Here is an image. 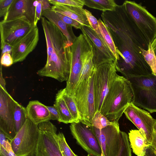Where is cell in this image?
Here are the masks:
<instances>
[{"label": "cell", "instance_id": "1", "mask_svg": "<svg viewBox=\"0 0 156 156\" xmlns=\"http://www.w3.org/2000/svg\"><path fill=\"white\" fill-rule=\"evenodd\" d=\"M41 20L46 42L47 59L45 65L37 74L61 82L67 81L70 70L69 49L72 45L53 23L44 17L42 16Z\"/></svg>", "mask_w": 156, "mask_h": 156}, {"label": "cell", "instance_id": "2", "mask_svg": "<svg viewBox=\"0 0 156 156\" xmlns=\"http://www.w3.org/2000/svg\"><path fill=\"white\" fill-rule=\"evenodd\" d=\"M101 16L117 49L136 45L147 50L149 44L124 9L118 8L114 11L104 12Z\"/></svg>", "mask_w": 156, "mask_h": 156}, {"label": "cell", "instance_id": "3", "mask_svg": "<svg viewBox=\"0 0 156 156\" xmlns=\"http://www.w3.org/2000/svg\"><path fill=\"white\" fill-rule=\"evenodd\" d=\"M133 101L130 82L125 77L117 74L104 100L100 112L111 122L119 124V119Z\"/></svg>", "mask_w": 156, "mask_h": 156}, {"label": "cell", "instance_id": "4", "mask_svg": "<svg viewBox=\"0 0 156 156\" xmlns=\"http://www.w3.org/2000/svg\"><path fill=\"white\" fill-rule=\"evenodd\" d=\"M92 50L89 40L83 33L77 37L69 47L70 70L65 89L67 93L70 96H74L85 59L88 53Z\"/></svg>", "mask_w": 156, "mask_h": 156}, {"label": "cell", "instance_id": "5", "mask_svg": "<svg viewBox=\"0 0 156 156\" xmlns=\"http://www.w3.org/2000/svg\"><path fill=\"white\" fill-rule=\"evenodd\" d=\"M133 94L132 103L150 113L156 112V75L150 74L128 76Z\"/></svg>", "mask_w": 156, "mask_h": 156}, {"label": "cell", "instance_id": "6", "mask_svg": "<svg viewBox=\"0 0 156 156\" xmlns=\"http://www.w3.org/2000/svg\"><path fill=\"white\" fill-rule=\"evenodd\" d=\"M123 4L146 41L152 44L156 38V18L134 1L126 0Z\"/></svg>", "mask_w": 156, "mask_h": 156}, {"label": "cell", "instance_id": "7", "mask_svg": "<svg viewBox=\"0 0 156 156\" xmlns=\"http://www.w3.org/2000/svg\"><path fill=\"white\" fill-rule=\"evenodd\" d=\"M94 88L96 112L101 111L104 100L117 74L115 62L95 68Z\"/></svg>", "mask_w": 156, "mask_h": 156}, {"label": "cell", "instance_id": "8", "mask_svg": "<svg viewBox=\"0 0 156 156\" xmlns=\"http://www.w3.org/2000/svg\"><path fill=\"white\" fill-rule=\"evenodd\" d=\"M115 62L117 71L126 78L147 75L152 73L140 48L126 51Z\"/></svg>", "mask_w": 156, "mask_h": 156}, {"label": "cell", "instance_id": "9", "mask_svg": "<svg viewBox=\"0 0 156 156\" xmlns=\"http://www.w3.org/2000/svg\"><path fill=\"white\" fill-rule=\"evenodd\" d=\"M38 129L36 147L28 156H62L58 145L56 126L49 121L39 124Z\"/></svg>", "mask_w": 156, "mask_h": 156}, {"label": "cell", "instance_id": "10", "mask_svg": "<svg viewBox=\"0 0 156 156\" xmlns=\"http://www.w3.org/2000/svg\"><path fill=\"white\" fill-rule=\"evenodd\" d=\"M39 135L38 125L27 118L24 124L11 141L16 156H28L35 150Z\"/></svg>", "mask_w": 156, "mask_h": 156}, {"label": "cell", "instance_id": "11", "mask_svg": "<svg viewBox=\"0 0 156 156\" xmlns=\"http://www.w3.org/2000/svg\"><path fill=\"white\" fill-rule=\"evenodd\" d=\"M124 113L143 134L148 144L156 151V136L154 127L156 119L144 109L130 104Z\"/></svg>", "mask_w": 156, "mask_h": 156}, {"label": "cell", "instance_id": "12", "mask_svg": "<svg viewBox=\"0 0 156 156\" xmlns=\"http://www.w3.org/2000/svg\"><path fill=\"white\" fill-rule=\"evenodd\" d=\"M90 127L100 144L102 156H117L122 142L119 124L114 123L101 129Z\"/></svg>", "mask_w": 156, "mask_h": 156}, {"label": "cell", "instance_id": "13", "mask_svg": "<svg viewBox=\"0 0 156 156\" xmlns=\"http://www.w3.org/2000/svg\"><path fill=\"white\" fill-rule=\"evenodd\" d=\"M34 26L25 16L0 22L1 41L12 46L27 34Z\"/></svg>", "mask_w": 156, "mask_h": 156}, {"label": "cell", "instance_id": "14", "mask_svg": "<svg viewBox=\"0 0 156 156\" xmlns=\"http://www.w3.org/2000/svg\"><path fill=\"white\" fill-rule=\"evenodd\" d=\"M70 131L77 143L88 154L102 156L100 144L91 127L80 121L71 123Z\"/></svg>", "mask_w": 156, "mask_h": 156}, {"label": "cell", "instance_id": "15", "mask_svg": "<svg viewBox=\"0 0 156 156\" xmlns=\"http://www.w3.org/2000/svg\"><path fill=\"white\" fill-rule=\"evenodd\" d=\"M16 101L6 89L0 87V130L10 141L16 134L14 120Z\"/></svg>", "mask_w": 156, "mask_h": 156}, {"label": "cell", "instance_id": "16", "mask_svg": "<svg viewBox=\"0 0 156 156\" xmlns=\"http://www.w3.org/2000/svg\"><path fill=\"white\" fill-rule=\"evenodd\" d=\"M81 30L87 36L91 45L94 67L104 63L115 61L112 53L91 27L83 26Z\"/></svg>", "mask_w": 156, "mask_h": 156}, {"label": "cell", "instance_id": "17", "mask_svg": "<svg viewBox=\"0 0 156 156\" xmlns=\"http://www.w3.org/2000/svg\"><path fill=\"white\" fill-rule=\"evenodd\" d=\"M39 40V30L37 26L12 46L11 55L13 63L24 60L35 48Z\"/></svg>", "mask_w": 156, "mask_h": 156}, {"label": "cell", "instance_id": "18", "mask_svg": "<svg viewBox=\"0 0 156 156\" xmlns=\"http://www.w3.org/2000/svg\"><path fill=\"white\" fill-rule=\"evenodd\" d=\"M36 0H14L3 20L26 16L34 26Z\"/></svg>", "mask_w": 156, "mask_h": 156}, {"label": "cell", "instance_id": "19", "mask_svg": "<svg viewBox=\"0 0 156 156\" xmlns=\"http://www.w3.org/2000/svg\"><path fill=\"white\" fill-rule=\"evenodd\" d=\"M89 78L80 80L74 95L80 117V121L86 125L87 124V105Z\"/></svg>", "mask_w": 156, "mask_h": 156}, {"label": "cell", "instance_id": "20", "mask_svg": "<svg viewBox=\"0 0 156 156\" xmlns=\"http://www.w3.org/2000/svg\"><path fill=\"white\" fill-rule=\"evenodd\" d=\"M26 109L27 118L35 124L38 125L51 120L47 106L37 100L30 101Z\"/></svg>", "mask_w": 156, "mask_h": 156}, {"label": "cell", "instance_id": "21", "mask_svg": "<svg viewBox=\"0 0 156 156\" xmlns=\"http://www.w3.org/2000/svg\"><path fill=\"white\" fill-rule=\"evenodd\" d=\"M42 16L55 25L65 36L69 43L73 44L77 37L73 32L72 27L66 23L56 12L51 8L44 11L42 12Z\"/></svg>", "mask_w": 156, "mask_h": 156}, {"label": "cell", "instance_id": "22", "mask_svg": "<svg viewBox=\"0 0 156 156\" xmlns=\"http://www.w3.org/2000/svg\"><path fill=\"white\" fill-rule=\"evenodd\" d=\"M51 9L77 21L83 26L91 27L83 8L55 4L51 6Z\"/></svg>", "mask_w": 156, "mask_h": 156}, {"label": "cell", "instance_id": "23", "mask_svg": "<svg viewBox=\"0 0 156 156\" xmlns=\"http://www.w3.org/2000/svg\"><path fill=\"white\" fill-rule=\"evenodd\" d=\"M128 136L133 152L137 156H144L147 147L151 145L142 133L139 130L131 129Z\"/></svg>", "mask_w": 156, "mask_h": 156}, {"label": "cell", "instance_id": "24", "mask_svg": "<svg viewBox=\"0 0 156 156\" xmlns=\"http://www.w3.org/2000/svg\"><path fill=\"white\" fill-rule=\"evenodd\" d=\"M54 105L59 112L60 115L59 122L65 124L75 122L66 103L59 90L56 94Z\"/></svg>", "mask_w": 156, "mask_h": 156}, {"label": "cell", "instance_id": "25", "mask_svg": "<svg viewBox=\"0 0 156 156\" xmlns=\"http://www.w3.org/2000/svg\"><path fill=\"white\" fill-rule=\"evenodd\" d=\"M95 72L94 68L89 79L87 105V125L92 126V119L96 112L94 88Z\"/></svg>", "mask_w": 156, "mask_h": 156}, {"label": "cell", "instance_id": "26", "mask_svg": "<svg viewBox=\"0 0 156 156\" xmlns=\"http://www.w3.org/2000/svg\"><path fill=\"white\" fill-rule=\"evenodd\" d=\"M83 0L84 5L103 12L114 11L118 5L113 0Z\"/></svg>", "mask_w": 156, "mask_h": 156}, {"label": "cell", "instance_id": "27", "mask_svg": "<svg viewBox=\"0 0 156 156\" xmlns=\"http://www.w3.org/2000/svg\"><path fill=\"white\" fill-rule=\"evenodd\" d=\"M64 98L67 107L73 117L75 122L80 121V117L74 96L69 95L66 93L65 88L59 90Z\"/></svg>", "mask_w": 156, "mask_h": 156}, {"label": "cell", "instance_id": "28", "mask_svg": "<svg viewBox=\"0 0 156 156\" xmlns=\"http://www.w3.org/2000/svg\"><path fill=\"white\" fill-rule=\"evenodd\" d=\"M27 118L26 108L16 102L14 112V120L16 133L24 124Z\"/></svg>", "mask_w": 156, "mask_h": 156}, {"label": "cell", "instance_id": "29", "mask_svg": "<svg viewBox=\"0 0 156 156\" xmlns=\"http://www.w3.org/2000/svg\"><path fill=\"white\" fill-rule=\"evenodd\" d=\"M100 28L105 42L108 48L113 54L115 58V61L119 59L117 52V49L115 44L112 37L108 28L103 21L99 19L98 20Z\"/></svg>", "mask_w": 156, "mask_h": 156}, {"label": "cell", "instance_id": "30", "mask_svg": "<svg viewBox=\"0 0 156 156\" xmlns=\"http://www.w3.org/2000/svg\"><path fill=\"white\" fill-rule=\"evenodd\" d=\"M139 48L146 62L151 68L152 73L156 75V57L151 44H149L148 49L147 50Z\"/></svg>", "mask_w": 156, "mask_h": 156}, {"label": "cell", "instance_id": "31", "mask_svg": "<svg viewBox=\"0 0 156 156\" xmlns=\"http://www.w3.org/2000/svg\"><path fill=\"white\" fill-rule=\"evenodd\" d=\"M92 50L87 54L85 59L80 80L89 78L94 68L93 62Z\"/></svg>", "mask_w": 156, "mask_h": 156}, {"label": "cell", "instance_id": "32", "mask_svg": "<svg viewBox=\"0 0 156 156\" xmlns=\"http://www.w3.org/2000/svg\"><path fill=\"white\" fill-rule=\"evenodd\" d=\"M0 156H16L11 146V141L0 130Z\"/></svg>", "mask_w": 156, "mask_h": 156}, {"label": "cell", "instance_id": "33", "mask_svg": "<svg viewBox=\"0 0 156 156\" xmlns=\"http://www.w3.org/2000/svg\"><path fill=\"white\" fill-rule=\"evenodd\" d=\"M115 123L111 122L100 112L96 111L92 121L91 125L98 129H102Z\"/></svg>", "mask_w": 156, "mask_h": 156}, {"label": "cell", "instance_id": "34", "mask_svg": "<svg viewBox=\"0 0 156 156\" xmlns=\"http://www.w3.org/2000/svg\"><path fill=\"white\" fill-rule=\"evenodd\" d=\"M122 142L119 152L117 156H132L131 149L128 135L121 131ZM87 156H94L88 154Z\"/></svg>", "mask_w": 156, "mask_h": 156}, {"label": "cell", "instance_id": "35", "mask_svg": "<svg viewBox=\"0 0 156 156\" xmlns=\"http://www.w3.org/2000/svg\"><path fill=\"white\" fill-rule=\"evenodd\" d=\"M58 142L62 156H78L71 150L68 144L63 133L59 132L57 133Z\"/></svg>", "mask_w": 156, "mask_h": 156}, {"label": "cell", "instance_id": "36", "mask_svg": "<svg viewBox=\"0 0 156 156\" xmlns=\"http://www.w3.org/2000/svg\"><path fill=\"white\" fill-rule=\"evenodd\" d=\"M84 10L88 20L91 27L97 33L100 38L106 44L100 28L98 20L90 11L85 9H84Z\"/></svg>", "mask_w": 156, "mask_h": 156}, {"label": "cell", "instance_id": "37", "mask_svg": "<svg viewBox=\"0 0 156 156\" xmlns=\"http://www.w3.org/2000/svg\"><path fill=\"white\" fill-rule=\"evenodd\" d=\"M50 3L62 4L68 6L83 8L84 5L83 0H48Z\"/></svg>", "mask_w": 156, "mask_h": 156}, {"label": "cell", "instance_id": "38", "mask_svg": "<svg viewBox=\"0 0 156 156\" xmlns=\"http://www.w3.org/2000/svg\"><path fill=\"white\" fill-rule=\"evenodd\" d=\"M56 12L66 24L71 26L76 29H82L83 26L77 21L62 14L57 12Z\"/></svg>", "mask_w": 156, "mask_h": 156}, {"label": "cell", "instance_id": "39", "mask_svg": "<svg viewBox=\"0 0 156 156\" xmlns=\"http://www.w3.org/2000/svg\"><path fill=\"white\" fill-rule=\"evenodd\" d=\"M14 0H0V17H3L6 14Z\"/></svg>", "mask_w": 156, "mask_h": 156}, {"label": "cell", "instance_id": "40", "mask_svg": "<svg viewBox=\"0 0 156 156\" xmlns=\"http://www.w3.org/2000/svg\"><path fill=\"white\" fill-rule=\"evenodd\" d=\"M42 12L41 0H36L34 27H37V23L42 17Z\"/></svg>", "mask_w": 156, "mask_h": 156}, {"label": "cell", "instance_id": "41", "mask_svg": "<svg viewBox=\"0 0 156 156\" xmlns=\"http://www.w3.org/2000/svg\"><path fill=\"white\" fill-rule=\"evenodd\" d=\"M1 65L9 67L13 64V60L11 54L6 52L1 56Z\"/></svg>", "mask_w": 156, "mask_h": 156}, {"label": "cell", "instance_id": "42", "mask_svg": "<svg viewBox=\"0 0 156 156\" xmlns=\"http://www.w3.org/2000/svg\"><path fill=\"white\" fill-rule=\"evenodd\" d=\"M47 107L49 112L51 120H56L59 122L60 115L58 111L56 108L53 106H47Z\"/></svg>", "mask_w": 156, "mask_h": 156}, {"label": "cell", "instance_id": "43", "mask_svg": "<svg viewBox=\"0 0 156 156\" xmlns=\"http://www.w3.org/2000/svg\"><path fill=\"white\" fill-rule=\"evenodd\" d=\"M1 48L2 50L1 56L6 52L11 54L12 46L4 41H1Z\"/></svg>", "mask_w": 156, "mask_h": 156}, {"label": "cell", "instance_id": "44", "mask_svg": "<svg viewBox=\"0 0 156 156\" xmlns=\"http://www.w3.org/2000/svg\"><path fill=\"white\" fill-rule=\"evenodd\" d=\"M144 156H156V151L151 145L146 148Z\"/></svg>", "mask_w": 156, "mask_h": 156}, {"label": "cell", "instance_id": "45", "mask_svg": "<svg viewBox=\"0 0 156 156\" xmlns=\"http://www.w3.org/2000/svg\"><path fill=\"white\" fill-rule=\"evenodd\" d=\"M41 5L42 11L51 9V7L48 0H41Z\"/></svg>", "mask_w": 156, "mask_h": 156}, {"label": "cell", "instance_id": "46", "mask_svg": "<svg viewBox=\"0 0 156 156\" xmlns=\"http://www.w3.org/2000/svg\"><path fill=\"white\" fill-rule=\"evenodd\" d=\"M2 66H0V87L6 89V83L5 79L3 78L2 73Z\"/></svg>", "mask_w": 156, "mask_h": 156}, {"label": "cell", "instance_id": "47", "mask_svg": "<svg viewBox=\"0 0 156 156\" xmlns=\"http://www.w3.org/2000/svg\"><path fill=\"white\" fill-rule=\"evenodd\" d=\"M151 45L153 49L155 54L156 57V38L152 43Z\"/></svg>", "mask_w": 156, "mask_h": 156}, {"label": "cell", "instance_id": "48", "mask_svg": "<svg viewBox=\"0 0 156 156\" xmlns=\"http://www.w3.org/2000/svg\"><path fill=\"white\" fill-rule=\"evenodd\" d=\"M154 131L156 136V121L155 123L154 127Z\"/></svg>", "mask_w": 156, "mask_h": 156}]
</instances>
